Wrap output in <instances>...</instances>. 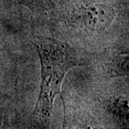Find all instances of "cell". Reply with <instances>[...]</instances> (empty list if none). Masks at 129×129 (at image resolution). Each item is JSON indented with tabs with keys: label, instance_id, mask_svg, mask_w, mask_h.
Masks as SVG:
<instances>
[{
	"label": "cell",
	"instance_id": "cell-1",
	"mask_svg": "<svg viewBox=\"0 0 129 129\" xmlns=\"http://www.w3.org/2000/svg\"><path fill=\"white\" fill-rule=\"evenodd\" d=\"M41 65L40 90L33 115L43 126H49L55 98L61 96V86L67 73L80 64L75 52L64 42L51 38L33 41Z\"/></svg>",
	"mask_w": 129,
	"mask_h": 129
},
{
	"label": "cell",
	"instance_id": "cell-5",
	"mask_svg": "<svg viewBox=\"0 0 129 129\" xmlns=\"http://www.w3.org/2000/svg\"><path fill=\"white\" fill-rule=\"evenodd\" d=\"M23 5H26L29 8L39 9H50L52 6L50 0H17Z\"/></svg>",
	"mask_w": 129,
	"mask_h": 129
},
{
	"label": "cell",
	"instance_id": "cell-2",
	"mask_svg": "<svg viewBox=\"0 0 129 129\" xmlns=\"http://www.w3.org/2000/svg\"><path fill=\"white\" fill-rule=\"evenodd\" d=\"M115 16L116 11L111 5L80 3L68 9L62 19L70 27L85 32H101L111 26Z\"/></svg>",
	"mask_w": 129,
	"mask_h": 129
},
{
	"label": "cell",
	"instance_id": "cell-3",
	"mask_svg": "<svg viewBox=\"0 0 129 129\" xmlns=\"http://www.w3.org/2000/svg\"><path fill=\"white\" fill-rule=\"evenodd\" d=\"M107 110L109 114L118 123L128 125V97L119 95L112 98L107 103Z\"/></svg>",
	"mask_w": 129,
	"mask_h": 129
},
{
	"label": "cell",
	"instance_id": "cell-4",
	"mask_svg": "<svg viewBox=\"0 0 129 129\" xmlns=\"http://www.w3.org/2000/svg\"><path fill=\"white\" fill-rule=\"evenodd\" d=\"M128 52L116 55L108 65L109 74L112 77H121L128 75Z\"/></svg>",
	"mask_w": 129,
	"mask_h": 129
}]
</instances>
